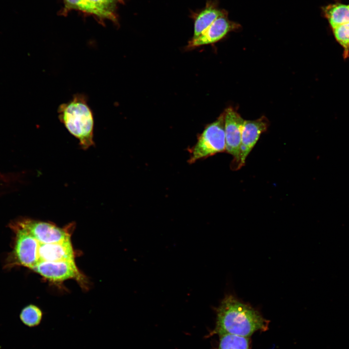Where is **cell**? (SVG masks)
Here are the masks:
<instances>
[{
    "mask_svg": "<svg viewBox=\"0 0 349 349\" xmlns=\"http://www.w3.org/2000/svg\"><path fill=\"white\" fill-rule=\"evenodd\" d=\"M37 253L38 263L42 261L74 260V251L70 238L50 243H41L39 242Z\"/></svg>",
    "mask_w": 349,
    "mask_h": 349,
    "instance_id": "obj_10",
    "label": "cell"
},
{
    "mask_svg": "<svg viewBox=\"0 0 349 349\" xmlns=\"http://www.w3.org/2000/svg\"><path fill=\"white\" fill-rule=\"evenodd\" d=\"M228 12L219 6L217 0H208L203 8L191 12L190 17L194 23V33L192 37L195 38L206 30L217 18Z\"/></svg>",
    "mask_w": 349,
    "mask_h": 349,
    "instance_id": "obj_9",
    "label": "cell"
},
{
    "mask_svg": "<svg viewBox=\"0 0 349 349\" xmlns=\"http://www.w3.org/2000/svg\"><path fill=\"white\" fill-rule=\"evenodd\" d=\"M322 11L331 29L349 22V4L331 3L322 7Z\"/></svg>",
    "mask_w": 349,
    "mask_h": 349,
    "instance_id": "obj_12",
    "label": "cell"
},
{
    "mask_svg": "<svg viewBox=\"0 0 349 349\" xmlns=\"http://www.w3.org/2000/svg\"><path fill=\"white\" fill-rule=\"evenodd\" d=\"M32 270L45 278L53 281L79 279L81 277L74 260L40 262Z\"/></svg>",
    "mask_w": 349,
    "mask_h": 349,
    "instance_id": "obj_7",
    "label": "cell"
},
{
    "mask_svg": "<svg viewBox=\"0 0 349 349\" xmlns=\"http://www.w3.org/2000/svg\"><path fill=\"white\" fill-rule=\"evenodd\" d=\"M214 333L248 337L255 332L268 329L269 322L251 306L232 295H226L217 309Z\"/></svg>",
    "mask_w": 349,
    "mask_h": 349,
    "instance_id": "obj_1",
    "label": "cell"
},
{
    "mask_svg": "<svg viewBox=\"0 0 349 349\" xmlns=\"http://www.w3.org/2000/svg\"><path fill=\"white\" fill-rule=\"evenodd\" d=\"M220 336L219 349H250V341L247 337L232 334Z\"/></svg>",
    "mask_w": 349,
    "mask_h": 349,
    "instance_id": "obj_13",
    "label": "cell"
},
{
    "mask_svg": "<svg viewBox=\"0 0 349 349\" xmlns=\"http://www.w3.org/2000/svg\"><path fill=\"white\" fill-rule=\"evenodd\" d=\"M336 41L343 48V57L349 58V22L336 26L332 29Z\"/></svg>",
    "mask_w": 349,
    "mask_h": 349,
    "instance_id": "obj_15",
    "label": "cell"
},
{
    "mask_svg": "<svg viewBox=\"0 0 349 349\" xmlns=\"http://www.w3.org/2000/svg\"><path fill=\"white\" fill-rule=\"evenodd\" d=\"M269 126V122L264 116L255 120H244L241 133L240 169L245 165L247 156L257 143L261 134L267 130Z\"/></svg>",
    "mask_w": 349,
    "mask_h": 349,
    "instance_id": "obj_8",
    "label": "cell"
},
{
    "mask_svg": "<svg viewBox=\"0 0 349 349\" xmlns=\"http://www.w3.org/2000/svg\"><path fill=\"white\" fill-rule=\"evenodd\" d=\"M224 112L225 152L233 156L230 167L236 171L240 169L241 133L244 120L233 108L229 107Z\"/></svg>",
    "mask_w": 349,
    "mask_h": 349,
    "instance_id": "obj_4",
    "label": "cell"
},
{
    "mask_svg": "<svg viewBox=\"0 0 349 349\" xmlns=\"http://www.w3.org/2000/svg\"><path fill=\"white\" fill-rule=\"evenodd\" d=\"M239 24L230 20L228 13L217 18L197 37L189 42L187 48H193L201 46L211 44L222 39L229 32L240 29Z\"/></svg>",
    "mask_w": 349,
    "mask_h": 349,
    "instance_id": "obj_6",
    "label": "cell"
},
{
    "mask_svg": "<svg viewBox=\"0 0 349 349\" xmlns=\"http://www.w3.org/2000/svg\"><path fill=\"white\" fill-rule=\"evenodd\" d=\"M16 222L41 243L61 242L70 238V235L65 229L58 227L50 222L29 219Z\"/></svg>",
    "mask_w": 349,
    "mask_h": 349,
    "instance_id": "obj_5",
    "label": "cell"
},
{
    "mask_svg": "<svg viewBox=\"0 0 349 349\" xmlns=\"http://www.w3.org/2000/svg\"><path fill=\"white\" fill-rule=\"evenodd\" d=\"M123 1V0H81L79 10L116 23L117 5Z\"/></svg>",
    "mask_w": 349,
    "mask_h": 349,
    "instance_id": "obj_11",
    "label": "cell"
},
{
    "mask_svg": "<svg viewBox=\"0 0 349 349\" xmlns=\"http://www.w3.org/2000/svg\"><path fill=\"white\" fill-rule=\"evenodd\" d=\"M83 94H76L69 101L61 104L58 109V118L68 131L79 141L83 149L94 144V117Z\"/></svg>",
    "mask_w": 349,
    "mask_h": 349,
    "instance_id": "obj_2",
    "label": "cell"
},
{
    "mask_svg": "<svg viewBox=\"0 0 349 349\" xmlns=\"http://www.w3.org/2000/svg\"><path fill=\"white\" fill-rule=\"evenodd\" d=\"M224 112L214 122L207 125L199 135L196 143L188 149V162L193 163L219 153L225 152Z\"/></svg>",
    "mask_w": 349,
    "mask_h": 349,
    "instance_id": "obj_3",
    "label": "cell"
},
{
    "mask_svg": "<svg viewBox=\"0 0 349 349\" xmlns=\"http://www.w3.org/2000/svg\"><path fill=\"white\" fill-rule=\"evenodd\" d=\"M43 317L41 310L36 305H29L21 311L19 317L21 322L29 327H34L41 323Z\"/></svg>",
    "mask_w": 349,
    "mask_h": 349,
    "instance_id": "obj_14",
    "label": "cell"
},
{
    "mask_svg": "<svg viewBox=\"0 0 349 349\" xmlns=\"http://www.w3.org/2000/svg\"><path fill=\"white\" fill-rule=\"evenodd\" d=\"M81 0H64L65 9L67 10L71 9L79 10Z\"/></svg>",
    "mask_w": 349,
    "mask_h": 349,
    "instance_id": "obj_16",
    "label": "cell"
}]
</instances>
